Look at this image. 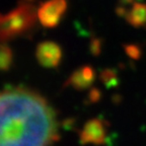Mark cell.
<instances>
[{
	"instance_id": "1",
	"label": "cell",
	"mask_w": 146,
	"mask_h": 146,
	"mask_svg": "<svg viewBox=\"0 0 146 146\" xmlns=\"http://www.w3.org/2000/svg\"><path fill=\"white\" fill-rule=\"evenodd\" d=\"M59 138L57 114L25 87L0 90V146H51Z\"/></svg>"
},
{
	"instance_id": "2",
	"label": "cell",
	"mask_w": 146,
	"mask_h": 146,
	"mask_svg": "<svg viewBox=\"0 0 146 146\" xmlns=\"http://www.w3.org/2000/svg\"><path fill=\"white\" fill-rule=\"evenodd\" d=\"M108 138V123L100 118L90 119L79 132V141L82 145H105Z\"/></svg>"
},
{
	"instance_id": "3",
	"label": "cell",
	"mask_w": 146,
	"mask_h": 146,
	"mask_svg": "<svg viewBox=\"0 0 146 146\" xmlns=\"http://www.w3.org/2000/svg\"><path fill=\"white\" fill-rule=\"evenodd\" d=\"M32 17L23 13V11L13 12L7 17L0 21V42L5 41L13 36L21 34L30 27Z\"/></svg>"
},
{
	"instance_id": "4",
	"label": "cell",
	"mask_w": 146,
	"mask_h": 146,
	"mask_svg": "<svg viewBox=\"0 0 146 146\" xmlns=\"http://www.w3.org/2000/svg\"><path fill=\"white\" fill-rule=\"evenodd\" d=\"M67 3L65 0H48L38 10V17L46 27H54L59 25L65 14Z\"/></svg>"
},
{
	"instance_id": "5",
	"label": "cell",
	"mask_w": 146,
	"mask_h": 146,
	"mask_svg": "<svg viewBox=\"0 0 146 146\" xmlns=\"http://www.w3.org/2000/svg\"><path fill=\"white\" fill-rule=\"evenodd\" d=\"M36 60L41 66L45 68H55L62 60V49L57 43L52 41L42 42L36 50Z\"/></svg>"
},
{
	"instance_id": "6",
	"label": "cell",
	"mask_w": 146,
	"mask_h": 146,
	"mask_svg": "<svg viewBox=\"0 0 146 146\" xmlns=\"http://www.w3.org/2000/svg\"><path fill=\"white\" fill-rule=\"evenodd\" d=\"M96 80V71L90 65H83L72 72L65 82V86H71L77 90L88 89Z\"/></svg>"
},
{
	"instance_id": "7",
	"label": "cell",
	"mask_w": 146,
	"mask_h": 146,
	"mask_svg": "<svg viewBox=\"0 0 146 146\" xmlns=\"http://www.w3.org/2000/svg\"><path fill=\"white\" fill-rule=\"evenodd\" d=\"M124 17L132 27H146V3H133L130 8H127Z\"/></svg>"
},
{
	"instance_id": "8",
	"label": "cell",
	"mask_w": 146,
	"mask_h": 146,
	"mask_svg": "<svg viewBox=\"0 0 146 146\" xmlns=\"http://www.w3.org/2000/svg\"><path fill=\"white\" fill-rule=\"evenodd\" d=\"M13 55L8 46L0 45V71H7L12 65Z\"/></svg>"
},
{
	"instance_id": "9",
	"label": "cell",
	"mask_w": 146,
	"mask_h": 146,
	"mask_svg": "<svg viewBox=\"0 0 146 146\" xmlns=\"http://www.w3.org/2000/svg\"><path fill=\"white\" fill-rule=\"evenodd\" d=\"M126 51L132 57H138V55H139V50H138V48H137L136 46H133V45L128 46L127 48H126Z\"/></svg>"
}]
</instances>
